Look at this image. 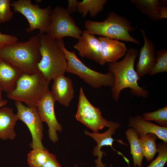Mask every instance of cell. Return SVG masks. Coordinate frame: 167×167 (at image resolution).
<instances>
[{
    "mask_svg": "<svg viewBox=\"0 0 167 167\" xmlns=\"http://www.w3.org/2000/svg\"><path fill=\"white\" fill-rule=\"evenodd\" d=\"M55 102L49 89L36 106L42 121L45 122L48 125L49 137L54 143L58 140L57 132H61L62 130V126L58 121L55 115Z\"/></svg>",
    "mask_w": 167,
    "mask_h": 167,
    "instance_id": "obj_11",
    "label": "cell"
},
{
    "mask_svg": "<svg viewBox=\"0 0 167 167\" xmlns=\"http://www.w3.org/2000/svg\"><path fill=\"white\" fill-rule=\"evenodd\" d=\"M10 0H0V23L9 21L13 17V12L11 10Z\"/></svg>",
    "mask_w": 167,
    "mask_h": 167,
    "instance_id": "obj_28",
    "label": "cell"
},
{
    "mask_svg": "<svg viewBox=\"0 0 167 167\" xmlns=\"http://www.w3.org/2000/svg\"><path fill=\"white\" fill-rule=\"evenodd\" d=\"M18 41L16 36L6 34H3L0 32V49L5 46L12 44Z\"/></svg>",
    "mask_w": 167,
    "mask_h": 167,
    "instance_id": "obj_29",
    "label": "cell"
},
{
    "mask_svg": "<svg viewBox=\"0 0 167 167\" xmlns=\"http://www.w3.org/2000/svg\"><path fill=\"white\" fill-rule=\"evenodd\" d=\"M157 137L155 134L149 133L139 138L143 156L148 162L152 161L158 152L156 141Z\"/></svg>",
    "mask_w": 167,
    "mask_h": 167,
    "instance_id": "obj_23",
    "label": "cell"
},
{
    "mask_svg": "<svg viewBox=\"0 0 167 167\" xmlns=\"http://www.w3.org/2000/svg\"><path fill=\"white\" fill-rule=\"evenodd\" d=\"M78 2L77 0L68 1L67 7L66 9L70 15L75 13L77 11Z\"/></svg>",
    "mask_w": 167,
    "mask_h": 167,
    "instance_id": "obj_31",
    "label": "cell"
},
{
    "mask_svg": "<svg viewBox=\"0 0 167 167\" xmlns=\"http://www.w3.org/2000/svg\"><path fill=\"white\" fill-rule=\"evenodd\" d=\"M16 114L8 107L0 108V139L12 140L16 137L14 128L18 120Z\"/></svg>",
    "mask_w": 167,
    "mask_h": 167,
    "instance_id": "obj_19",
    "label": "cell"
},
{
    "mask_svg": "<svg viewBox=\"0 0 167 167\" xmlns=\"http://www.w3.org/2000/svg\"><path fill=\"white\" fill-rule=\"evenodd\" d=\"M98 39L102 57L106 62H117L127 50L125 44L118 40L103 36H100Z\"/></svg>",
    "mask_w": 167,
    "mask_h": 167,
    "instance_id": "obj_18",
    "label": "cell"
},
{
    "mask_svg": "<svg viewBox=\"0 0 167 167\" xmlns=\"http://www.w3.org/2000/svg\"><path fill=\"white\" fill-rule=\"evenodd\" d=\"M73 47L82 58H86L103 65L106 62L103 58L98 38L84 31Z\"/></svg>",
    "mask_w": 167,
    "mask_h": 167,
    "instance_id": "obj_12",
    "label": "cell"
},
{
    "mask_svg": "<svg viewBox=\"0 0 167 167\" xmlns=\"http://www.w3.org/2000/svg\"><path fill=\"white\" fill-rule=\"evenodd\" d=\"M138 53L136 49L130 48L121 61L107 63L109 71L112 73L114 76V83L111 91L112 96L116 102L119 100L121 92L126 88H130V93L134 96L143 98L148 97V91L138 84L139 78L134 67Z\"/></svg>",
    "mask_w": 167,
    "mask_h": 167,
    "instance_id": "obj_1",
    "label": "cell"
},
{
    "mask_svg": "<svg viewBox=\"0 0 167 167\" xmlns=\"http://www.w3.org/2000/svg\"><path fill=\"white\" fill-rule=\"evenodd\" d=\"M50 18L51 23L47 34L56 40L66 36L79 39L83 32L66 9L55 7L52 10Z\"/></svg>",
    "mask_w": 167,
    "mask_h": 167,
    "instance_id": "obj_8",
    "label": "cell"
},
{
    "mask_svg": "<svg viewBox=\"0 0 167 167\" xmlns=\"http://www.w3.org/2000/svg\"><path fill=\"white\" fill-rule=\"evenodd\" d=\"M74 167H77V165H75Z\"/></svg>",
    "mask_w": 167,
    "mask_h": 167,
    "instance_id": "obj_34",
    "label": "cell"
},
{
    "mask_svg": "<svg viewBox=\"0 0 167 167\" xmlns=\"http://www.w3.org/2000/svg\"><path fill=\"white\" fill-rule=\"evenodd\" d=\"M39 36L41 57L37 64V69L50 81L57 77L64 75L67 68V60L56 40L47 33Z\"/></svg>",
    "mask_w": 167,
    "mask_h": 167,
    "instance_id": "obj_3",
    "label": "cell"
},
{
    "mask_svg": "<svg viewBox=\"0 0 167 167\" xmlns=\"http://www.w3.org/2000/svg\"><path fill=\"white\" fill-rule=\"evenodd\" d=\"M22 72L0 57V84L2 91L8 93L13 89Z\"/></svg>",
    "mask_w": 167,
    "mask_h": 167,
    "instance_id": "obj_20",
    "label": "cell"
},
{
    "mask_svg": "<svg viewBox=\"0 0 167 167\" xmlns=\"http://www.w3.org/2000/svg\"><path fill=\"white\" fill-rule=\"evenodd\" d=\"M40 38L32 36L26 41H17L0 49V57L22 73L34 74L38 71L37 64L41 58Z\"/></svg>",
    "mask_w": 167,
    "mask_h": 167,
    "instance_id": "obj_2",
    "label": "cell"
},
{
    "mask_svg": "<svg viewBox=\"0 0 167 167\" xmlns=\"http://www.w3.org/2000/svg\"><path fill=\"white\" fill-rule=\"evenodd\" d=\"M125 135L130 145V153L132 156L134 167H142L144 156L137 133L132 128H129L126 131Z\"/></svg>",
    "mask_w": 167,
    "mask_h": 167,
    "instance_id": "obj_21",
    "label": "cell"
},
{
    "mask_svg": "<svg viewBox=\"0 0 167 167\" xmlns=\"http://www.w3.org/2000/svg\"><path fill=\"white\" fill-rule=\"evenodd\" d=\"M14 12H19L27 19L29 27L26 29L28 33L39 29L38 36L47 33L50 25V15L52 9L49 6L41 8L39 5L33 4L31 0H18L11 3Z\"/></svg>",
    "mask_w": 167,
    "mask_h": 167,
    "instance_id": "obj_7",
    "label": "cell"
},
{
    "mask_svg": "<svg viewBox=\"0 0 167 167\" xmlns=\"http://www.w3.org/2000/svg\"><path fill=\"white\" fill-rule=\"evenodd\" d=\"M130 2L152 20L167 18V0H131Z\"/></svg>",
    "mask_w": 167,
    "mask_h": 167,
    "instance_id": "obj_17",
    "label": "cell"
},
{
    "mask_svg": "<svg viewBox=\"0 0 167 167\" xmlns=\"http://www.w3.org/2000/svg\"><path fill=\"white\" fill-rule=\"evenodd\" d=\"M156 63L150 73L153 75L167 72V50L162 49L156 51Z\"/></svg>",
    "mask_w": 167,
    "mask_h": 167,
    "instance_id": "obj_26",
    "label": "cell"
},
{
    "mask_svg": "<svg viewBox=\"0 0 167 167\" xmlns=\"http://www.w3.org/2000/svg\"><path fill=\"white\" fill-rule=\"evenodd\" d=\"M67 60L66 72L78 75L86 83L94 88L102 86L112 87L113 85V74L109 71L106 74L99 73L88 67L77 57L75 53L68 50L62 39L57 40Z\"/></svg>",
    "mask_w": 167,
    "mask_h": 167,
    "instance_id": "obj_6",
    "label": "cell"
},
{
    "mask_svg": "<svg viewBox=\"0 0 167 167\" xmlns=\"http://www.w3.org/2000/svg\"><path fill=\"white\" fill-rule=\"evenodd\" d=\"M76 119L95 133L105 127H109L111 121L104 118L100 109L93 106L86 96L83 88L80 89Z\"/></svg>",
    "mask_w": 167,
    "mask_h": 167,
    "instance_id": "obj_9",
    "label": "cell"
},
{
    "mask_svg": "<svg viewBox=\"0 0 167 167\" xmlns=\"http://www.w3.org/2000/svg\"><path fill=\"white\" fill-rule=\"evenodd\" d=\"M7 103V101L6 100H3L0 102V108L6 105Z\"/></svg>",
    "mask_w": 167,
    "mask_h": 167,
    "instance_id": "obj_32",
    "label": "cell"
},
{
    "mask_svg": "<svg viewBox=\"0 0 167 167\" xmlns=\"http://www.w3.org/2000/svg\"><path fill=\"white\" fill-rule=\"evenodd\" d=\"M128 126L134 130L139 137L153 133L163 142L167 143V127L158 126L144 120L142 115L137 114L128 119Z\"/></svg>",
    "mask_w": 167,
    "mask_h": 167,
    "instance_id": "obj_15",
    "label": "cell"
},
{
    "mask_svg": "<svg viewBox=\"0 0 167 167\" xmlns=\"http://www.w3.org/2000/svg\"><path fill=\"white\" fill-rule=\"evenodd\" d=\"M53 80L51 92L54 99L66 107L69 106L74 95L72 80L64 75Z\"/></svg>",
    "mask_w": 167,
    "mask_h": 167,
    "instance_id": "obj_16",
    "label": "cell"
},
{
    "mask_svg": "<svg viewBox=\"0 0 167 167\" xmlns=\"http://www.w3.org/2000/svg\"><path fill=\"white\" fill-rule=\"evenodd\" d=\"M120 126V125L118 122L111 121L109 129L103 133H90L87 130H84L85 134L92 138L97 143V146L94 147L93 152V155L98 157L97 159L95 161L96 164V167H105V164H104L102 162L101 159L103 153L101 150V148L104 146L111 147L112 149L117 151L119 154L122 155L125 159L127 160L121 153L114 150L113 147V143L114 141H118L123 145H127L126 144L123 142L121 140H116L112 137V135L115 134L116 131L119 128Z\"/></svg>",
    "mask_w": 167,
    "mask_h": 167,
    "instance_id": "obj_13",
    "label": "cell"
},
{
    "mask_svg": "<svg viewBox=\"0 0 167 167\" xmlns=\"http://www.w3.org/2000/svg\"><path fill=\"white\" fill-rule=\"evenodd\" d=\"M49 154L45 148L33 149L28 154V164L30 167H42L47 161Z\"/></svg>",
    "mask_w": 167,
    "mask_h": 167,
    "instance_id": "obj_24",
    "label": "cell"
},
{
    "mask_svg": "<svg viewBox=\"0 0 167 167\" xmlns=\"http://www.w3.org/2000/svg\"><path fill=\"white\" fill-rule=\"evenodd\" d=\"M106 0H83L78 2L77 11L85 17L89 13L91 16L96 17L104 9Z\"/></svg>",
    "mask_w": 167,
    "mask_h": 167,
    "instance_id": "obj_22",
    "label": "cell"
},
{
    "mask_svg": "<svg viewBox=\"0 0 167 167\" xmlns=\"http://www.w3.org/2000/svg\"><path fill=\"white\" fill-rule=\"evenodd\" d=\"M157 145L158 155L147 167H164L167 161V143L159 142Z\"/></svg>",
    "mask_w": 167,
    "mask_h": 167,
    "instance_id": "obj_27",
    "label": "cell"
},
{
    "mask_svg": "<svg viewBox=\"0 0 167 167\" xmlns=\"http://www.w3.org/2000/svg\"><path fill=\"white\" fill-rule=\"evenodd\" d=\"M50 81L38 71L34 74L22 73L15 88L7 93L11 99L24 102L29 107L36 106L49 90Z\"/></svg>",
    "mask_w": 167,
    "mask_h": 167,
    "instance_id": "obj_4",
    "label": "cell"
},
{
    "mask_svg": "<svg viewBox=\"0 0 167 167\" xmlns=\"http://www.w3.org/2000/svg\"><path fill=\"white\" fill-rule=\"evenodd\" d=\"M142 116L146 121H153L161 126L167 127V106L153 112L144 113Z\"/></svg>",
    "mask_w": 167,
    "mask_h": 167,
    "instance_id": "obj_25",
    "label": "cell"
},
{
    "mask_svg": "<svg viewBox=\"0 0 167 167\" xmlns=\"http://www.w3.org/2000/svg\"><path fill=\"white\" fill-rule=\"evenodd\" d=\"M42 167H62L58 161L55 155L50 153L48 158Z\"/></svg>",
    "mask_w": 167,
    "mask_h": 167,
    "instance_id": "obj_30",
    "label": "cell"
},
{
    "mask_svg": "<svg viewBox=\"0 0 167 167\" xmlns=\"http://www.w3.org/2000/svg\"><path fill=\"white\" fill-rule=\"evenodd\" d=\"M18 120L23 121L29 129L32 138L31 147L33 149H45L42 143L43 126L36 106H27L22 102L15 101Z\"/></svg>",
    "mask_w": 167,
    "mask_h": 167,
    "instance_id": "obj_10",
    "label": "cell"
},
{
    "mask_svg": "<svg viewBox=\"0 0 167 167\" xmlns=\"http://www.w3.org/2000/svg\"><path fill=\"white\" fill-rule=\"evenodd\" d=\"M84 27L85 30L84 31L92 35L140 44L138 40L129 34L134 31L135 28L127 18L113 11L110 12L107 18L103 21L87 20Z\"/></svg>",
    "mask_w": 167,
    "mask_h": 167,
    "instance_id": "obj_5",
    "label": "cell"
},
{
    "mask_svg": "<svg viewBox=\"0 0 167 167\" xmlns=\"http://www.w3.org/2000/svg\"><path fill=\"white\" fill-rule=\"evenodd\" d=\"M140 31L143 37L144 45L140 49L135 71L139 78L149 74L156 63L155 45L147 37L145 30L140 29Z\"/></svg>",
    "mask_w": 167,
    "mask_h": 167,
    "instance_id": "obj_14",
    "label": "cell"
},
{
    "mask_svg": "<svg viewBox=\"0 0 167 167\" xmlns=\"http://www.w3.org/2000/svg\"><path fill=\"white\" fill-rule=\"evenodd\" d=\"M2 91L1 85L0 84V102L3 100L2 95Z\"/></svg>",
    "mask_w": 167,
    "mask_h": 167,
    "instance_id": "obj_33",
    "label": "cell"
}]
</instances>
